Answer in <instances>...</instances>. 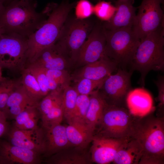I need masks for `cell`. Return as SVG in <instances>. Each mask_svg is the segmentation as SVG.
<instances>
[{
  "label": "cell",
  "instance_id": "cell-22",
  "mask_svg": "<svg viewBox=\"0 0 164 164\" xmlns=\"http://www.w3.org/2000/svg\"><path fill=\"white\" fill-rule=\"evenodd\" d=\"M142 155L140 144L136 139L131 137L121 145L112 162L115 164H138Z\"/></svg>",
  "mask_w": 164,
  "mask_h": 164
},
{
  "label": "cell",
  "instance_id": "cell-29",
  "mask_svg": "<svg viewBox=\"0 0 164 164\" xmlns=\"http://www.w3.org/2000/svg\"><path fill=\"white\" fill-rule=\"evenodd\" d=\"M89 102V95L79 94L70 120L68 124L73 121L85 122L84 119Z\"/></svg>",
  "mask_w": 164,
  "mask_h": 164
},
{
  "label": "cell",
  "instance_id": "cell-6",
  "mask_svg": "<svg viewBox=\"0 0 164 164\" xmlns=\"http://www.w3.org/2000/svg\"><path fill=\"white\" fill-rule=\"evenodd\" d=\"M136 118L124 107L106 102L98 125L101 133L99 135L128 139L132 136Z\"/></svg>",
  "mask_w": 164,
  "mask_h": 164
},
{
  "label": "cell",
  "instance_id": "cell-3",
  "mask_svg": "<svg viewBox=\"0 0 164 164\" xmlns=\"http://www.w3.org/2000/svg\"><path fill=\"white\" fill-rule=\"evenodd\" d=\"M148 115L136 118L131 137L142 148V155L138 164H164V118Z\"/></svg>",
  "mask_w": 164,
  "mask_h": 164
},
{
  "label": "cell",
  "instance_id": "cell-28",
  "mask_svg": "<svg viewBox=\"0 0 164 164\" xmlns=\"http://www.w3.org/2000/svg\"><path fill=\"white\" fill-rule=\"evenodd\" d=\"M79 95L74 87L68 85L63 90L62 104L64 118L68 123L70 121Z\"/></svg>",
  "mask_w": 164,
  "mask_h": 164
},
{
  "label": "cell",
  "instance_id": "cell-42",
  "mask_svg": "<svg viewBox=\"0 0 164 164\" xmlns=\"http://www.w3.org/2000/svg\"><path fill=\"white\" fill-rule=\"evenodd\" d=\"M2 34V32L1 31V30L0 29V39L1 38V35Z\"/></svg>",
  "mask_w": 164,
  "mask_h": 164
},
{
  "label": "cell",
  "instance_id": "cell-23",
  "mask_svg": "<svg viewBox=\"0 0 164 164\" xmlns=\"http://www.w3.org/2000/svg\"><path fill=\"white\" fill-rule=\"evenodd\" d=\"M89 96V104L84 122L94 131L100 122L106 102L97 90Z\"/></svg>",
  "mask_w": 164,
  "mask_h": 164
},
{
  "label": "cell",
  "instance_id": "cell-39",
  "mask_svg": "<svg viewBox=\"0 0 164 164\" xmlns=\"http://www.w3.org/2000/svg\"><path fill=\"white\" fill-rule=\"evenodd\" d=\"M5 0H0V10L4 6V2Z\"/></svg>",
  "mask_w": 164,
  "mask_h": 164
},
{
  "label": "cell",
  "instance_id": "cell-14",
  "mask_svg": "<svg viewBox=\"0 0 164 164\" xmlns=\"http://www.w3.org/2000/svg\"><path fill=\"white\" fill-rule=\"evenodd\" d=\"M126 139L94 136L91 149V160L98 164L112 162L118 149Z\"/></svg>",
  "mask_w": 164,
  "mask_h": 164
},
{
  "label": "cell",
  "instance_id": "cell-16",
  "mask_svg": "<svg viewBox=\"0 0 164 164\" xmlns=\"http://www.w3.org/2000/svg\"><path fill=\"white\" fill-rule=\"evenodd\" d=\"M126 102L130 113L136 118L149 114L154 109L151 94L143 88L130 90L126 96Z\"/></svg>",
  "mask_w": 164,
  "mask_h": 164
},
{
  "label": "cell",
  "instance_id": "cell-41",
  "mask_svg": "<svg viewBox=\"0 0 164 164\" xmlns=\"http://www.w3.org/2000/svg\"><path fill=\"white\" fill-rule=\"evenodd\" d=\"M127 0H117V2H122V1H126Z\"/></svg>",
  "mask_w": 164,
  "mask_h": 164
},
{
  "label": "cell",
  "instance_id": "cell-19",
  "mask_svg": "<svg viewBox=\"0 0 164 164\" xmlns=\"http://www.w3.org/2000/svg\"><path fill=\"white\" fill-rule=\"evenodd\" d=\"M118 64L105 55L98 60L84 66L75 75L77 81L82 78L94 80L103 79L118 69Z\"/></svg>",
  "mask_w": 164,
  "mask_h": 164
},
{
  "label": "cell",
  "instance_id": "cell-15",
  "mask_svg": "<svg viewBox=\"0 0 164 164\" xmlns=\"http://www.w3.org/2000/svg\"><path fill=\"white\" fill-rule=\"evenodd\" d=\"M32 63L48 70H66L73 63L65 50L56 42L43 50Z\"/></svg>",
  "mask_w": 164,
  "mask_h": 164
},
{
  "label": "cell",
  "instance_id": "cell-10",
  "mask_svg": "<svg viewBox=\"0 0 164 164\" xmlns=\"http://www.w3.org/2000/svg\"><path fill=\"white\" fill-rule=\"evenodd\" d=\"M114 74L107 77L97 89L108 104L121 106V104L131 89V77L133 72L124 69H118Z\"/></svg>",
  "mask_w": 164,
  "mask_h": 164
},
{
  "label": "cell",
  "instance_id": "cell-2",
  "mask_svg": "<svg viewBox=\"0 0 164 164\" xmlns=\"http://www.w3.org/2000/svg\"><path fill=\"white\" fill-rule=\"evenodd\" d=\"M77 2L63 0L60 4H48L45 22L28 38L26 66L33 63L44 49L57 40L64 23Z\"/></svg>",
  "mask_w": 164,
  "mask_h": 164
},
{
  "label": "cell",
  "instance_id": "cell-30",
  "mask_svg": "<svg viewBox=\"0 0 164 164\" xmlns=\"http://www.w3.org/2000/svg\"><path fill=\"white\" fill-rule=\"evenodd\" d=\"M21 83L20 79L0 80V110L3 111L9 96Z\"/></svg>",
  "mask_w": 164,
  "mask_h": 164
},
{
  "label": "cell",
  "instance_id": "cell-17",
  "mask_svg": "<svg viewBox=\"0 0 164 164\" xmlns=\"http://www.w3.org/2000/svg\"><path fill=\"white\" fill-rule=\"evenodd\" d=\"M134 0L115 2L116 10L108 21L102 23L104 28L113 30L125 28H132L135 23L136 8L133 6Z\"/></svg>",
  "mask_w": 164,
  "mask_h": 164
},
{
  "label": "cell",
  "instance_id": "cell-31",
  "mask_svg": "<svg viewBox=\"0 0 164 164\" xmlns=\"http://www.w3.org/2000/svg\"><path fill=\"white\" fill-rule=\"evenodd\" d=\"M116 8L111 2L105 0L100 1L94 6V13L101 20L109 21L116 10Z\"/></svg>",
  "mask_w": 164,
  "mask_h": 164
},
{
  "label": "cell",
  "instance_id": "cell-12",
  "mask_svg": "<svg viewBox=\"0 0 164 164\" xmlns=\"http://www.w3.org/2000/svg\"><path fill=\"white\" fill-rule=\"evenodd\" d=\"M11 144L44 155L46 150L45 132L42 127L30 130H22L14 125L5 134Z\"/></svg>",
  "mask_w": 164,
  "mask_h": 164
},
{
  "label": "cell",
  "instance_id": "cell-20",
  "mask_svg": "<svg viewBox=\"0 0 164 164\" xmlns=\"http://www.w3.org/2000/svg\"><path fill=\"white\" fill-rule=\"evenodd\" d=\"M45 132L46 150L44 155L50 157L62 150L72 147L66 132V126L61 124L46 129Z\"/></svg>",
  "mask_w": 164,
  "mask_h": 164
},
{
  "label": "cell",
  "instance_id": "cell-40",
  "mask_svg": "<svg viewBox=\"0 0 164 164\" xmlns=\"http://www.w3.org/2000/svg\"><path fill=\"white\" fill-rule=\"evenodd\" d=\"M94 0L97 1H101V0H105L106 1H109L111 2H116L115 0Z\"/></svg>",
  "mask_w": 164,
  "mask_h": 164
},
{
  "label": "cell",
  "instance_id": "cell-1",
  "mask_svg": "<svg viewBox=\"0 0 164 164\" xmlns=\"http://www.w3.org/2000/svg\"><path fill=\"white\" fill-rule=\"evenodd\" d=\"M0 10V29L2 34H15L28 37L45 22L47 17L46 7L36 11L33 0H15Z\"/></svg>",
  "mask_w": 164,
  "mask_h": 164
},
{
  "label": "cell",
  "instance_id": "cell-7",
  "mask_svg": "<svg viewBox=\"0 0 164 164\" xmlns=\"http://www.w3.org/2000/svg\"><path fill=\"white\" fill-rule=\"evenodd\" d=\"M95 23L88 18L81 19L69 15L65 21L56 42L65 50L73 63L76 62Z\"/></svg>",
  "mask_w": 164,
  "mask_h": 164
},
{
  "label": "cell",
  "instance_id": "cell-18",
  "mask_svg": "<svg viewBox=\"0 0 164 164\" xmlns=\"http://www.w3.org/2000/svg\"><path fill=\"white\" fill-rule=\"evenodd\" d=\"M39 102L29 95L21 83L9 96L3 111L7 119H14L21 112L38 105Z\"/></svg>",
  "mask_w": 164,
  "mask_h": 164
},
{
  "label": "cell",
  "instance_id": "cell-36",
  "mask_svg": "<svg viewBox=\"0 0 164 164\" xmlns=\"http://www.w3.org/2000/svg\"><path fill=\"white\" fill-rule=\"evenodd\" d=\"M9 128L7 121L0 122V137L6 133Z\"/></svg>",
  "mask_w": 164,
  "mask_h": 164
},
{
  "label": "cell",
  "instance_id": "cell-9",
  "mask_svg": "<svg viewBox=\"0 0 164 164\" xmlns=\"http://www.w3.org/2000/svg\"><path fill=\"white\" fill-rule=\"evenodd\" d=\"M163 0H142L138 7L133 30L140 40L157 29L163 22Z\"/></svg>",
  "mask_w": 164,
  "mask_h": 164
},
{
  "label": "cell",
  "instance_id": "cell-25",
  "mask_svg": "<svg viewBox=\"0 0 164 164\" xmlns=\"http://www.w3.org/2000/svg\"><path fill=\"white\" fill-rule=\"evenodd\" d=\"M40 114L38 105L26 109L15 118L13 125L22 130H30L39 126L38 122L40 119Z\"/></svg>",
  "mask_w": 164,
  "mask_h": 164
},
{
  "label": "cell",
  "instance_id": "cell-35",
  "mask_svg": "<svg viewBox=\"0 0 164 164\" xmlns=\"http://www.w3.org/2000/svg\"><path fill=\"white\" fill-rule=\"evenodd\" d=\"M158 89V95L157 100L159 102V107L160 109H163L164 104V77L160 76L155 81Z\"/></svg>",
  "mask_w": 164,
  "mask_h": 164
},
{
  "label": "cell",
  "instance_id": "cell-33",
  "mask_svg": "<svg viewBox=\"0 0 164 164\" xmlns=\"http://www.w3.org/2000/svg\"><path fill=\"white\" fill-rule=\"evenodd\" d=\"M27 68L34 76L41 88L43 97L50 92L47 85L46 69L33 63L28 65Z\"/></svg>",
  "mask_w": 164,
  "mask_h": 164
},
{
  "label": "cell",
  "instance_id": "cell-38",
  "mask_svg": "<svg viewBox=\"0 0 164 164\" xmlns=\"http://www.w3.org/2000/svg\"><path fill=\"white\" fill-rule=\"evenodd\" d=\"M2 68L0 67V80L5 79L6 78V77H3L2 73Z\"/></svg>",
  "mask_w": 164,
  "mask_h": 164
},
{
  "label": "cell",
  "instance_id": "cell-4",
  "mask_svg": "<svg viewBox=\"0 0 164 164\" xmlns=\"http://www.w3.org/2000/svg\"><path fill=\"white\" fill-rule=\"evenodd\" d=\"M164 33L163 23L155 31L140 40L131 63V70L139 71L138 83L143 87L145 77L151 70H164Z\"/></svg>",
  "mask_w": 164,
  "mask_h": 164
},
{
  "label": "cell",
  "instance_id": "cell-34",
  "mask_svg": "<svg viewBox=\"0 0 164 164\" xmlns=\"http://www.w3.org/2000/svg\"><path fill=\"white\" fill-rule=\"evenodd\" d=\"M94 6L88 0H80L75 7V17L81 19L88 18L94 13Z\"/></svg>",
  "mask_w": 164,
  "mask_h": 164
},
{
  "label": "cell",
  "instance_id": "cell-5",
  "mask_svg": "<svg viewBox=\"0 0 164 164\" xmlns=\"http://www.w3.org/2000/svg\"><path fill=\"white\" fill-rule=\"evenodd\" d=\"M104 29L106 38L104 55L118 66L130 65L140 42L132 28L113 30Z\"/></svg>",
  "mask_w": 164,
  "mask_h": 164
},
{
  "label": "cell",
  "instance_id": "cell-32",
  "mask_svg": "<svg viewBox=\"0 0 164 164\" xmlns=\"http://www.w3.org/2000/svg\"><path fill=\"white\" fill-rule=\"evenodd\" d=\"M106 77L99 80L82 78L76 81L77 84L74 88L79 94L89 95L95 91V89L99 88Z\"/></svg>",
  "mask_w": 164,
  "mask_h": 164
},
{
  "label": "cell",
  "instance_id": "cell-8",
  "mask_svg": "<svg viewBox=\"0 0 164 164\" xmlns=\"http://www.w3.org/2000/svg\"><path fill=\"white\" fill-rule=\"evenodd\" d=\"M28 38L15 34H2L0 39V67L12 71L25 69Z\"/></svg>",
  "mask_w": 164,
  "mask_h": 164
},
{
  "label": "cell",
  "instance_id": "cell-21",
  "mask_svg": "<svg viewBox=\"0 0 164 164\" xmlns=\"http://www.w3.org/2000/svg\"><path fill=\"white\" fill-rule=\"evenodd\" d=\"M66 132L72 146L82 149L91 142L94 131L85 122L73 121L66 126Z\"/></svg>",
  "mask_w": 164,
  "mask_h": 164
},
{
  "label": "cell",
  "instance_id": "cell-13",
  "mask_svg": "<svg viewBox=\"0 0 164 164\" xmlns=\"http://www.w3.org/2000/svg\"><path fill=\"white\" fill-rule=\"evenodd\" d=\"M41 154L34 151L0 140V164H39L42 161Z\"/></svg>",
  "mask_w": 164,
  "mask_h": 164
},
{
  "label": "cell",
  "instance_id": "cell-27",
  "mask_svg": "<svg viewBox=\"0 0 164 164\" xmlns=\"http://www.w3.org/2000/svg\"><path fill=\"white\" fill-rule=\"evenodd\" d=\"M21 84L29 95L39 102L43 97L40 86L34 76L25 68L21 71Z\"/></svg>",
  "mask_w": 164,
  "mask_h": 164
},
{
  "label": "cell",
  "instance_id": "cell-26",
  "mask_svg": "<svg viewBox=\"0 0 164 164\" xmlns=\"http://www.w3.org/2000/svg\"><path fill=\"white\" fill-rule=\"evenodd\" d=\"M46 72L48 87L50 92L63 90L70 85V77L67 70L46 69Z\"/></svg>",
  "mask_w": 164,
  "mask_h": 164
},
{
  "label": "cell",
  "instance_id": "cell-11",
  "mask_svg": "<svg viewBox=\"0 0 164 164\" xmlns=\"http://www.w3.org/2000/svg\"><path fill=\"white\" fill-rule=\"evenodd\" d=\"M106 43L102 22L97 21L80 49L76 62L84 66L98 60L104 55Z\"/></svg>",
  "mask_w": 164,
  "mask_h": 164
},
{
  "label": "cell",
  "instance_id": "cell-24",
  "mask_svg": "<svg viewBox=\"0 0 164 164\" xmlns=\"http://www.w3.org/2000/svg\"><path fill=\"white\" fill-rule=\"evenodd\" d=\"M68 149L49 157L46 162L50 164H87L90 162L89 158L84 153Z\"/></svg>",
  "mask_w": 164,
  "mask_h": 164
},
{
  "label": "cell",
  "instance_id": "cell-43",
  "mask_svg": "<svg viewBox=\"0 0 164 164\" xmlns=\"http://www.w3.org/2000/svg\"><path fill=\"white\" fill-rule=\"evenodd\" d=\"M9 0V2H10L12 1L15 0Z\"/></svg>",
  "mask_w": 164,
  "mask_h": 164
},
{
  "label": "cell",
  "instance_id": "cell-37",
  "mask_svg": "<svg viewBox=\"0 0 164 164\" xmlns=\"http://www.w3.org/2000/svg\"><path fill=\"white\" fill-rule=\"evenodd\" d=\"M6 120L7 119L4 112L0 110V122H6Z\"/></svg>",
  "mask_w": 164,
  "mask_h": 164
}]
</instances>
